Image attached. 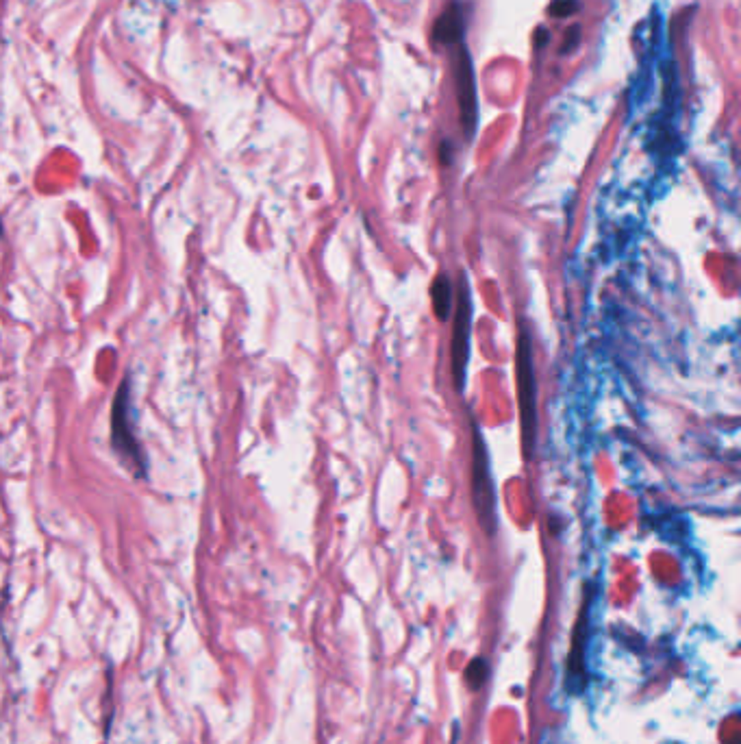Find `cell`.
I'll return each mask as SVG.
<instances>
[{
	"label": "cell",
	"instance_id": "cell-1",
	"mask_svg": "<svg viewBox=\"0 0 741 744\" xmlns=\"http://www.w3.org/2000/svg\"><path fill=\"white\" fill-rule=\"evenodd\" d=\"M515 379H518L520 397V425H522V451L526 460L535 451L537 440V388H535V368H533V348L531 337L524 327L518 337V355H515Z\"/></svg>",
	"mask_w": 741,
	"mask_h": 744
},
{
	"label": "cell",
	"instance_id": "cell-2",
	"mask_svg": "<svg viewBox=\"0 0 741 744\" xmlns=\"http://www.w3.org/2000/svg\"><path fill=\"white\" fill-rule=\"evenodd\" d=\"M112 449L127 462V466L139 479H146L148 472V460L139 444L138 434L133 426V409H130V379L127 377L120 383L116 399L112 408Z\"/></svg>",
	"mask_w": 741,
	"mask_h": 744
},
{
	"label": "cell",
	"instance_id": "cell-3",
	"mask_svg": "<svg viewBox=\"0 0 741 744\" xmlns=\"http://www.w3.org/2000/svg\"><path fill=\"white\" fill-rule=\"evenodd\" d=\"M472 501L477 509V518L481 523V529L487 535L494 533L498 524V514H495V488L492 479V466H489V453L485 446L483 435L474 426V444H472Z\"/></svg>",
	"mask_w": 741,
	"mask_h": 744
},
{
	"label": "cell",
	"instance_id": "cell-4",
	"mask_svg": "<svg viewBox=\"0 0 741 744\" xmlns=\"http://www.w3.org/2000/svg\"><path fill=\"white\" fill-rule=\"evenodd\" d=\"M469 333H472V294L466 274H459L455 294V316H452V342H451V371L455 388L466 386V368L469 355Z\"/></svg>",
	"mask_w": 741,
	"mask_h": 744
},
{
	"label": "cell",
	"instance_id": "cell-5",
	"mask_svg": "<svg viewBox=\"0 0 741 744\" xmlns=\"http://www.w3.org/2000/svg\"><path fill=\"white\" fill-rule=\"evenodd\" d=\"M457 98L463 129L472 133L474 124H477V87H474L472 61H469L466 49L459 50L457 57Z\"/></svg>",
	"mask_w": 741,
	"mask_h": 744
},
{
	"label": "cell",
	"instance_id": "cell-6",
	"mask_svg": "<svg viewBox=\"0 0 741 744\" xmlns=\"http://www.w3.org/2000/svg\"><path fill=\"white\" fill-rule=\"evenodd\" d=\"M463 35V18L461 12L457 7L446 9L442 13V18L435 22V29H433V38L440 44H457L461 41Z\"/></svg>",
	"mask_w": 741,
	"mask_h": 744
},
{
	"label": "cell",
	"instance_id": "cell-7",
	"mask_svg": "<svg viewBox=\"0 0 741 744\" xmlns=\"http://www.w3.org/2000/svg\"><path fill=\"white\" fill-rule=\"evenodd\" d=\"M431 296H433V309H435V316L440 320H446L448 316H451V307H452V288L446 274H440V277L433 281Z\"/></svg>",
	"mask_w": 741,
	"mask_h": 744
},
{
	"label": "cell",
	"instance_id": "cell-8",
	"mask_svg": "<svg viewBox=\"0 0 741 744\" xmlns=\"http://www.w3.org/2000/svg\"><path fill=\"white\" fill-rule=\"evenodd\" d=\"M485 677H487V664H485V659L477 658L466 670V679H468L469 688H481V686L485 684Z\"/></svg>",
	"mask_w": 741,
	"mask_h": 744
},
{
	"label": "cell",
	"instance_id": "cell-9",
	"mask_svg": "<svg viewBox=\"0 0 741 744\" xmlns=\"http://www.w3.org/2000/svg\"><path fill=\"white\" fill-rule=\"evenodd\" d=\"M578 9L576 0H555V3L548 7V13L555 15V18H567V15H574Z\"/></svg>",
	"mask_w": 741,
	"mask_h": 744
},
{
	"label": "cell",
	"instance_id": "cell-10",
	"mask_svg": "<svg viewBox=\"0 0 741 744\" xmlns=\"http://www.w3.org/2000/svg\"><path fill=\"white\" fill-rule=\"evenodd\" d=\"M578 41H581V27H578V24H574V27H570V31L566 33V40H563L561 55L570 53V50L576 49Z\"/></svg>",
	"mask_w": 741,
	"mask_h": 744
},
{
	"label": "cell",
	"instance_id": "cell-11",
	"mask_svg": "<svg viewBox=\"0 0 741 744\" xmlns=\"http://www.w3.org/2000/svg\"><path fill=\"white\" fill-rule=\"evenodd\" d=\"M544 41H546V31L540 27V29H537V41H535V44L544 46Z\"/></svg>",
	"mask_w": 741,
	"mask_h": 744
},
{
	"label": "cell",
	"instance_id": "cell-12",
	"mask_svg": "<svg viewBox=\"0 0 741 744\" xmlns=\"http://www.w3.org/2000/svg\"><path fill=\"white\" fill-rule=\"evenodd\" d=\"M0 236H3V220H0Z\"/></svg>",
	"mask_w": 741,
	"mask_h": 744
}]
</instances>
